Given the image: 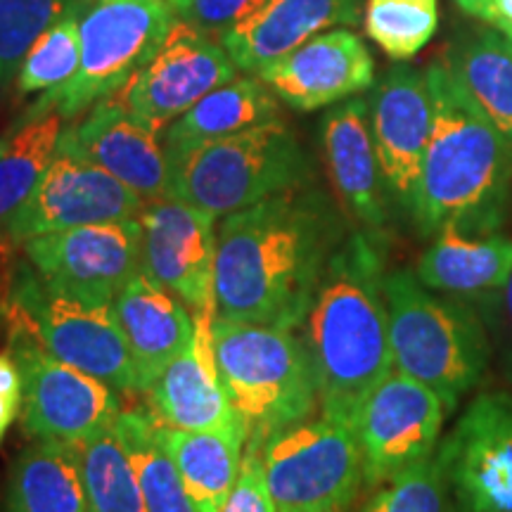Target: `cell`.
<instances>
[{"instance_id":"obj_36","label":"cell","mask_w":512,"mask_h":512,"mask_svg":"<svg viewBox=\"0 0 512 512\" xmlns=\"http://www.w3.org/2000/svg\"><path fill=\"white\" fill-rule=\"evenodd\" d=\"M482 316L494 351V366L512 384V273L496 292L470 299Z\"/></svg>"},{"instance_id":"obj_40","label":"cell","mask_w":512,"mask_h":512,"mask_svg":"<svg viewBox=\"0 0 512 512\" xmlns=\"http://www.w3.org/2000/svg\"><path fill=\"white\" fill-rule=\"evenodd\" d=\"M484 19L512 41V0H489Z\"/></svg>"},{"instance_id":"obj_13","label":"cell","mask_w":512,"mask_h":512,"mask_svg":"<svg viewBox=\"0 0 512 512\" xmlns=\"http://www.w3.org/2000/svg\"><path fill=\"white\" fill-rule=\"evenodd\" d=\"M446 406L437 392L392 370L358 411L354 432L368 489L389 482L437 453Z\"/></svg>"},{"instance_id":"obj_9","label":"cell","mask_w":512,"mask_h":512,"mask_svg":"<svg viewBox=\"0 0 512 512\" xmlns=\"http://www.w3.org/2000/svg\"><path fill=\"white\" fill-rule=\"evenodd\" d=\"M261 465L275 512H347L363 484L356 432L325 415L275 432Z\"/></svg>"},{"instance_id":"obj_35","label":"cell","mask_w":512,"mask_h":512,"mask_svg":"<svg viewBox=\"0 0 512 512\" xmlns=\"http://www.w3.org/2000/svg\"><path fill=\"white\" fill-rule=\"evenodd\" d=\"M74 0H0V83L19 74L31 46Z\"/></svg>"},{"instance_id":"obj_12","label":"cell","mask_w":512,"mask_h":512,"mask_svg":"<svg viewBox=\"0 0 512 512\" xmlns=\"http://www.w3.org/2000/svg\"><path fill=\"white\" fill-rule=\"evenodd\" d=\"M458 512H512V392L484 389L439 441Z\"/></svg>"},{"instance_id":"obj_31","label":"cell","mask_w":512,"mask_h":512,"mask_svg":"<svg viewBox=\"0 0 512 512\" xmlns=\"http://www.w3.org/2000/svg\"><path fill=\"white\" fill-rule=\"evenodd\" d=\"M76 446H79L81 475L93 512H150L131 458L114 427Z\"/></svg>"},{"instance_id":"obj_30","label":"cell","mask_w":512,"mask_h":512,"mask_svg":"<svg viewBox=\"0 0 512 512\" xmlns=\"http://www.w3.org/2000/svg\"><path fill=\"white\" fill-rule=\"evenodd\" d=\"M159 427L162 425L152 418V413L138 411V408L121 411L117 422H114V432H117L128 458H131L147 510L197 512L174 460L162 444Z\"/></svg>"},{"instance_id":"obj_4","label":"cell","mask_w":512,"mask_h":512,"mask_svg":"<svg viewBox=\"0 0 512 512\" xmlns=\"http://www.w3.org/2000/svg\"><path fill=\"white\" fill-rule=\"evenodd\" d=\"M384 299L394 370L427 384L453 413L494 366L489 332L475 304L430 290L408 268L384 275Z\"/></svg>"},{"instance_id":"obj_7","label":"cell","mask_w":512,"mask_h":512,"mask_svg":"<svg viewBox=\"0 0 512 512\" xmlns=\"http://www.w3.org/2000/svg\"><path fill=\"white\" fill-rule=\"evenodd\" d=\"M178 22L164 0H88L81 17V62L76 74L36 102L79 119L95 102L110 98L145 67Z\"/></svg>"},{"instance_id":"obj_43","label":"cell","mask_w":512,"mask_h":512,"mask_svg":"<svg viewBox=\"0 0 512 512\" xmlns=\"http://www.w3.org/2000/svg\"><path fill=\"white\" fill-rule=\"evenodd\" d=\"M164 3H169L171 8H174L178 15H181V12L185 10V5H188V0H164Z\"/></svg>"},{"instance_id":"obj_28","label":"cell","mask_w":512,"mask_h":512,"mask_svg":"<svg viewBox=\"0 0 512 512\" xmlns=\"http://www.w3.org/2000/svg\"><path fill=\"white\" fill-rule=\"evenodd\" d=\"M62 121L60 112L34 105L0 138V230L53 162Z\"/></svg>"},{"instance_id":"obj_41","label":"cell","mask_w":512,"mask_h":512,"mask_svg":"<svg viewBox=\"0 0 512 512\" xmlns=\"http://www.w3.org/2000/svg\"><path fill=\"white\" fill-rule=\"evenodd\" d=\"M19 406H22V403H15V401L3 399V396H0V441L5 439V434H8L12 422H15Z\"/></svg>"},{"instance_id":"obj_11","label":"cell","mask_w":512,"mask_h":512,"mask_svg":"<svg viewBox=\"0 0 512 512\" xmlns=\"http://www.w3.org/2000/svg\"><path fill=\"white\" fill-rule=\"evenodd\" d=\"M145 204L138 192L60 140L46 174L0 233L10 245H24L57 230L138 219Z\"/></svg>"},{"instance_id":"obj_37","label":"cell","mask_w":512,"mask_h":512,"mask_svg":"<svg viewBox=\"0 0 512 512\" xmlns=\"http://www.w3.org/2000/svg\"><path fill=\"white\" fill-rule=\"evenodd\" d=\"M268 0H188L181 12L183 22H188L202 34L223 38L230 29L245 22L259 12Z\"/></svg>"},{"instance_id":"obj_32","label":"cell","mask_w":512,"mask_h":512,"mask_svg":"<svg viewBox=\"0 0 512 512\" xmlns=\"http://www.w3.org/2000/svg\"><path fill=\"white\" fill-rule=\"evenodd\" d=\"M363 27L384 55L406 62L437 34L439 0H366Z\"/></svg>"},{"instance_id":"obj_14","label":"cell","mask_w":512,"mask_h":512,"mask_svg":"<svg viewBox=\"0 0 512 512\" xmlns=\"http://www.w3.org/2000/svg\"><path fill=\"white\" fill-rule=\"evenodd\" d=\"M143 228L138 219L91 223L24 242L27 261L57 292L86 304L112 306L138 271Z\"/></svg>"},{"instance_id":"obj_3","label":"cell","mask_w":512,"mask_h":512,"mask_svg":"<svg viewBox=\"0 0 512 512\" xmlns=\"http://www.w3.org/2000/svg\"><path fill=\"white\" fill-rule=\"evenodd\" d=\"M434 124L411 219L422 238L441 228L503 230L512 190V143L472 105L444 62L427 67Z\"/></svg>"},{"instance_id":"obj_27","label":"cell","mask_w":512,"mask_h":512,"mask_svg":"<svg viewBox=\"0 0 512 512\" xmlns=\"http://www.w3.org/2000/svg\"><path fill=\"white\" fill-rule=\"evenodd\" d=\"M280 119V100L261 79L235 76L192 105L164 131V150L178 152Z\"/></svg>"},{"instance_id":"obj_5","label":"cell","mask_w":512,"mask_h":512,"mask_svg":"<svg viewBox=\"0 0 512 512\" xmlns=\"http://www.w3.org/2000/svg\"><path fill=\"white\" fill-rule=\"evenodd\" d=\"M214 356L230 406L247 422V446L318 411L316 370L304 337L290 328L230 320L216 313Z\"/></svg>"},{"instance_id":"obj_29","label":"cell","mask_w":512,"mask_h":512,"mask_svg":"<svg viewBox=\"0 0 512 512\" xmlns=\"http://www.w3.org/2000/svg\"><path fill=\"white\" fill-rule=\"evenodd\" d=\"M444 64L472 105L512 143V41L484 31L460 43Z\"/></svg>"},{"instance_id":"obj_33","label":"cell","mask_w":512,"mask_h":512,"mask_svg":"<svg viewBox=\"0 0 512 512\" xmlns=\"http://www.w3.org/2000/svg\"><path fill=\"white\" fill-rule=\"evenodd\" d=\"M88 0H74L46 34L31 46L17 74L22 93H48L76 74L81 62V17Z\"/></svg>"},{"instance_id":"obj_2","label":"cell","mask_w":512,"mask_h":512,"mask_svg":"<svg viewBox=\"0 0 512 512\" xmlns=\"http://www.w3.org/2000/svg\"><path fill=\"white\" fill-rule=\"evenodd\" d=\"M380 235L354 230L330 256L304 318L320 415L354 430L368 394L394 370Z\"/></svg>"},{"instance_id":"obj_20","label":"cell","mask_w":512,"mask_h":512,"mask_svg":"<svg viewBox=\"0 0 512 512\" xmlns=\"http://www.w3.org/2000/svg\"><path fill=\"white\" fill-rule=\"evenodd\" d=\"M216 306L195 313V337L147 389L150 413L174 430H219L240 418L230 406L214 356Z\"/></svg>"},{"instance_id":"obj_23","label":"cell","mask_w":512,"mask_h":512,"mask_svg":"<svg viewBox=\"0 0 512 512\" xmlns=\"http://www.w3.org/2000/svg\"><path fill=\"white\" fill-rule=\"evenodd\" d=\"M358 22V0H268L230 29L221 46L242 72L259 74L313 36Z\"/></svg>"},{"instance_id":"obj_19","label":"cell","mask_w":512,"mask_h":512,"mask_svg":"<svg viewBox=\"0 0 512 512\" xmlns=\"http://www.w3.org/2000/svg\"><path fill=\"white\" fill-rule=\"evenodd\" d=\"M60 140L119 178L145 202L169 197V157L164 145L155 131L126 110L117 95L95 102L83 119L69 121Z\"/></svg>"},{"instance_id":"obj_26","label":"cell","mask_w":512,"mask_h":512,"mask_svg":"<svg viewBox=\"0 0 512 512\" xmlns=\"http://www.w3.org/2000/svg\"><path fill=\"white\" fill-rule=\"evenodd\" d=\"M8 512H93L83 484L79 446L38 439L10 470Z\"/></svg>"},{"instance_id":"obj_15","label":"cell","mask_w":512,"mask_h":512,"mask_svg":"<svg viewBox=\"0 0 512 512\" xmlns=\"http://www.w3.org/2000/svg\"><path fill=\"white\" fill-rule=\"evenodd\" d=\"M235 69L221 43L178 17L157 53L114 95L140 124L164 136L204 95L233 81Z\"/></svg>"},{"instance_id":"obj_25","label":"cell","mask_w":512,"mask_h":512,"mask_svg":"<svg viewBox=\"0 0 512 512\" xmlns=\"http://www.w3.org/2000/svg\"><path fill=\"white\" fill-rule=\"evenodd\" d=\"M159 437L197 512H221L238 484L247 446V422L238 418L219 430L159 427Z\"/></svg>"},{"instance_id":"obj_6","label":"cell","mask_w":512,"mask_h":512,"mask_svg":"<svg viewBox=\"0 0 512 512\" xmlns=\"http://www.w3.org/2000/svg\"><path fill=\"white\" fill-rule=\"evenodd\" d=\"M166 157L171 200L188 202L216 219L311 181L309 157L283 119L166 152Z\"/></svg>"},{"instance_id":"obj_10","label":"cell","mask_w":512,"mask_h":512,"mask_svg":"<svg viewBox=\"0 0 512 512\" xmlns=\"http://www.w3.org/2000/svg\"><path fill=\"white\" fill-rule=\"evenodd\" d=\"M5 299L27 313L41 342L62 363L98 377L119 394H140L136 366L112 306L57 292L29 261L15 268Z\"/></svg>"},{"instance_id":"obj_18","label":"cell","mask_w":512,"mask_h":512,"mask_svg":"<svg viewBox=\"0 0 512 512\" xmlns=\"http://www.w3.org/2000/svg\"><path fill=\"white\" fill-rule=\"evenodd\" d=\"M256 76L292 110L313 112L368 91L375 83V62L354 31L332 29L313 36Z\"/></svg>"},{"instance_id":"obj_8","label":"cell","mask_w":512,"mask_h":512,"mask_svg":"<svg viewBox=\"0 0 512 512\" xmlns=\"http://www.w3.org/2000/svg\"><path fill=\"white\" fill-rule=\"evenodd\" d=\"M0 316L8 325L10 356L22 375L24 432L81 444L114 427L121 413L117 389L50 354L27 313L5 297Z\"/></svg>"},{"instance_id":"obj_42","label":"cell","mask_w":512,"mask_h":512,"mask_svg":"<svg viewBox=\"0 0 512 512\" xmlns=\"http://www.w3.org/2000/svg\"><path fill=\"white\" fill-rule=\"evenodd\" d=\"M453 3H456L458 8L465 12V15H472V17L484 19V15H486V3H489V0H453Z\"/></svg>"},{"instance_id":"obj_16","label":"cell","mask_w":512,"mask_h":512,"mask_svg":"<svg viewBox=\"0 0 512 512\" xmlns=\"http://www.w3.org/2000/svg\"><path fill=\"white\" fill-rule=\"evenodd\" d=\"M138 221L143 228V273L178 294L195 313L216 306V216L188 202L164 197L147 202Z\"/></svg>"},{"instance_id":"obj_24","label":"cell","mask_w":512,"mask_h":512,"mask_svg":"<svg viewBox=\"0 0 512 512\" xmlns=\"http://www.w3.org/2000/svg\"><path fill=\"white\" fill-rule=\"evenodd\" d=\"M512 273V235L441 228L420 254L415 275L422 285L451 297L477 299L496 292Z\"/></svg>"},{"instance_id":"obj_34","label":"cell","mask_w":512,"mask_h":512,"mask_svg":"<svg viewBox=\"0 0 512 512\" xmlns=\"http://www.w3.org/2000/svg\"><path fill=\"white\" fill-rule=\"evenodd\" d=\"M358 512H458L437 453L377 486Z\"/></svg>"},{"instance_id":"obj_21","label":"cell","mask_w":512,"mask_h":512,"mask_svg":"<svg viewBox=\"0 0 512 512\" xmlns=\"http://www.w3.org/2000/svg\"><path fill=\"white\" fill-rule=\"evenodd\" d=\"M323 155L347 214L361 230L384 238L389 221L387 185L370 131L368 100L349 98L325 114Z\"/></svg>"},{"instance_id":"obj_39","label":"cell","mask_w":512,"mask_h":512,"mask_svg":"<svg viewBox=\"0 0 512 512\" xmlns=\"http://www.w3.org/2000/svg\"><path fill=\"white\" fill-rule=\"evenodd\" d=\"M0 396L22 403V375H19V368L10 351L0 354Z\"/></svg>"},{"instance_id":"obj_38","label":"cell","mask_w":512,"mask_h":512,"mask_svg":"<svg viewBox=\"0 0 512 512\" xmlns=\"http://www.w3.org/2000/svg\"><path fill=\"white\" fill-rule=\"evenodd\" d=\"M221 512H275V503L264 477V465H261V448L245 446L238 484L233 486Z\"/></svg>"},{"instance_id":"obj_17","label":"cell","mask_w":512,"mask_h":512,"mask_svg":"<svg viewBox=\"0 0 512 512\" xmlns=\"http://www.w3.org/2000/svg\"><path fill=\"white\" fill-rule=\"evenodd\" d=\"M368 114L387 195L411 216L434 124L427 74L406 64L389 69L370 95Z\"/></svg>"},{"instance_id":"obj_1","label":"cell","mask_w":512,"mask_h":512,"mask_svg":"<svg viewBox=\"0 0 512 512\" xmlns=\"http://www.w3.org/2000/svg\"><path fill=\"white\" fill-rule=\"evenodd\" d=\"M342 240L335 207L306 185L226 216L216 238V311L245 323L302 328Z\"/></svg>"},{"instance_id":"obj_22","label":"cell","mask_w":512,"mask_h":512,"mask_svg":"<svg viewBox=\"0 0 512 512\" xmlns=\"http://www.w3.org/2000/svg\"><path fill=\"white\" fill-rule=\"evenodd\" d=\"M112 311L131 351L140 394H147L164 368L192 344L195 316L185 309L178 294L155 283L143 271L121 287Z\"/></svg>"}]
</instances>
